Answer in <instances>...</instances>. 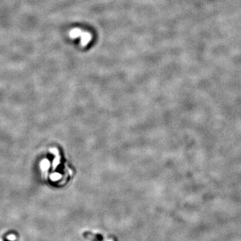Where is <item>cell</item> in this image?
I'll return each mask as SVG.
<instances>
[{"label": "cell", "mask_w": 241, "mask_h": 241, "mask_svg": "<svg viewBox=\"0 0 241 241\" xmlns=\"http://www.w3.org/2000/svg\"><path fill=\"white\" fill-rule=\"evenodd\" d=\"M3 241H12V240H8L6 238H3Z\"/></svg>", "instance_id": "6da1fadb"}]
</instances>
